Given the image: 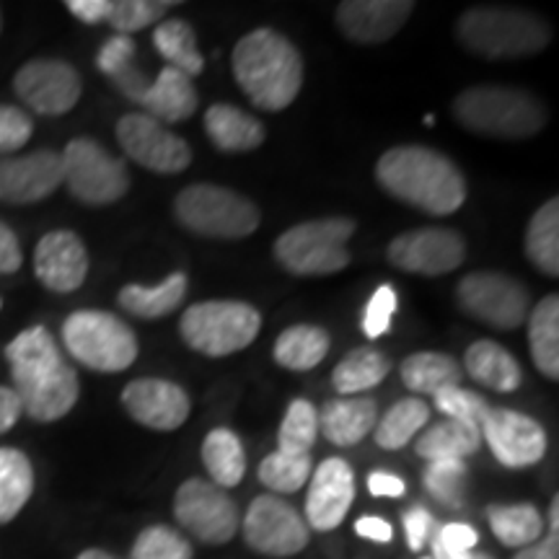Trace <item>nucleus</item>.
<instances>
[{"label":"nucleus","instance_id":"nucleus-1","mask_svg":"<svg viewBox=\"0 0 559 559\" xmlns=\"http://www.w3.org/2000/svg\"><path fill=\"white\" fill-rule=\"evenodd\" d=\"M13 391L21 409L37 423H55L75 407L81 383L62 349L45 326H29L5 347Z\"/></svg>","mask_w":559,"mask_h":559},{"label":"nucleus","instance_id":"nucleus-2","mask_svg":"<svg viewBox=\"0 0 559 559\" xmlns=\"http://www.w3.org/2000/svg\"><path fill=\"white\" fill-rule=\"evenodd\" d=\"M376 181L394 200L428 215L456 213L466 200V179L453 160L428 145H400L376 164Z\"/></svg>","mask_w":559,"mask_h":559},{"label":"nucleus","instance_id":"nucleus-3","mask_svg":"<svg viewBox=\"0 0 559 559\" xmlns=\"http://www.w3.org/2000/svg\"><path fill=\"white\" fill-rule=\"evenodd\" d=\"M230 68L243 96L262 111L288 109L304 86V58L275 29L243 34L230 55Z\"/></svg>","mask_w":559,"mask_h":559},{"label":"nucleus","instance_id":"nucleus-4","mask_svg":"<svg viewBox=\"0 0 559 559\" xmlns=\"http://www.w3.org/2000/svg\"><path fill=\"white\" fill-rule=\"evenodd\" d=\"M456 37L466 52L485 60H521L544 52L551 26L534 11L510 5H477L461 13Z\"/></svg>","mask_w":559,"mask_h":559},{"label":"nucleus","instance_id":"nucleus-5","mask_svg":"<svg viewBox=\"0 0 559 559\" xmlns=\"http://www.w3.org/2000/svg\"><path fill=\"white\" fill-rule=\"evenodd\" d=\"M453 117L481 138L526 140L547 128V109L531 91L513 86H472L453 99Z\"/></svg>","mask_w":559,"mask_h":559},{"label":"nucleus","instance_id":"nucleus-6","mask_svg":"<svg viewBox=\"0 0 559 559\" xmlns=\"http://www.w3.org/2000/svg\"><path fill=\"white\" fill-rule=\"evenodd\" d=\"M174 218L202 239L236 241L260 228V207L221 185H190L174 200Z\"/></svg>","mask_w":559,"mask_h":559},{"label":"nucleus","instance_id":"nucleus-7","mask_svg":"<svg viewBox=\"0 0 559 559\" xmlns=\"http://www.w3.org/2000/svg\"><path fill=\"white\" fill-rule=\"evenodd\" d=\"M358 223L353 218H319L298 223L277 236L275 260L296 277H321L342 272L349 264L347 241Z\"/></svg>","mask_w":559,"mask_h":559},{"label":"nucleus","instance_id":"nucleus-8","mask_svg":"<svg viewBox=\"0 0 559 559\" xmlns=\"http://www.w3.org/2000/svg\"><path fill=\"white\" fill-rule=\"evenodd\" d=\"M262 330V317L247 300H202L181 313V340L207 358L247 349Z\"/></svg>","mask_w":559,"mask_h":559},{"label":"nucleus","instance_id":"nucleus-9","mask_svg":"<svg viewBox=\"0 0 559 559\" xmlns=\"http://www.w3.org/2000/svg\"><path fill=\"white\" fill-rule=\"evenodd\" d=\"M66 349L81 366L99 373H120L138 358V337L128 321L109 311L83 309L70 313L62 324Z\"/></svg>","mask_w":559,"mask_h":559},{"label":"nucleus","instance_id":"nucleus-10","mask_svg":"<svg viewBox=\"0 0 559 559\" xmlns=\"http://www.w3.org/2000/svg\"><path fill=\"white\" fill-rule=\"evenodd\" d=\"M62 185L70 198L83 205L104 207L120 202L130 192V171L122 158L111 156L91 138H73L60 153Z\"/></svg>","mask_w":559,"mask_h":559},{"label":"nucleus","instance_id":"nucleus-11","mask_svg":"<svg viewBox=\"0 0 559 559\" xmlns=\"http://www.w3.org/2000/svg\"><path fill=\"white\" fill-rule=\"evenodd\" d=\"M459 309L479 324L500 332L519 330L528 319V290L515 277L479 270L466 275L456 288Z\"/></svg>","mask_w":559,"mask_h":559},{"label":"nucleus","instance_id":"nucleus-12","mask_svg":"<svg viewBox=\"0 0 559 559\" xmlns=\"http://www.w3.org/2000/svg\"><path fill=\"white\" fill-rule=\"evenodd\" d=\"M179 526L202 544H226L239 531V508L226 489L207 479H187L174 498Z\"/></svg>","mask_w":559,"mask_h":559},{"label":"nucleus","instance_id":"nucleus-13","mask_svg":"<svg viewBox=\"0 0 559 559\" xmlns=\"http://www.w3.org/2000/svg\"><path fill=\"white\" fill-rule=\"evenodd\" d=\"M386 260L391 267L409 272V275H451L466 260V241L453 228H415L391 239Z\"/></svg>","mask_w":559,"mask_h":559},{"label":"nucleus","instance_id":"nucleus-14","mask_svg":"<svg viewBox=\"0 0 559 559\" xmlns=\"http://www.w3.org/2000/svg\"><path fill=\"white\" fill-rule=\"evenodd\" d=\"M117 143L124 156L156 174H181L192 164L190 143L143 111H132L117 122Z\"/></svg>","mask_w":559,"mask_h":559},{"label":"nucleus","instance_id":"nucleus-15","mask_svg":"<svg viewBox=\"0 0 559 559\" xmlns=\"http://www.w3.org/2000/svg\"><path fill=\"white\" fill-rule=\"evenodd\" d=\"M243 539L267 557H293L309 544V526L290 502L277 495H260L243 515Z\"/></svg>","mask_w":559,"mask_h":559},{"label":"nucleus","instance_id":"nucleus-16","mask_svg":"<svg viewBox=\"0 0 559 559\" xmlns=\"http://www.w3.org/2000/svg\"><path fill=\"white\" fill-rule=\"evenodd\" d=\"M13 91L32 111L45 117L68 115L81 99V75L70 62L58 58H37L19 68Z\"/></svg>","mask_w":559,"mask_h":559},{"label":"nucleus","instance_id":"nucleus-17","mask_svg":"<svg viewBox=\"0 0 559 559\" xmlns=\"http://www.w3.org/2000/svg\"><path fill=\"white\" fill-rule=\"evenodd\" d=\"M492 456L508 469H528L547 453V432L534 417L515 409H489L479 425Z\"/></svg>","mask_w":559,"mask_h":559},{"label":"nucleus","instance_id":"nucleus-18","mask_svg":"<svg viewBox=\"0 0 559 559\" xmlns=\"http://www.w3.org/2000/svg\"><path fill=\"white\" fill-rule=\"evenodd\" d=\"M122 404L135 423L160 432L179 430L192 412L190 394L166 379L130 381L122 391Z\"/></svg>","mask_w":559,"mask_h":559},{"label":"nucleus","instance_id":"nucleus-19","mask_svg":"<svg viewBox=\"0 0 559 559\" xmlns=\"http://www.w3.org/2000/svg\"><path fill=\"white\" fill-rule=\"evenodd\" d=\"M62 185V158L55 151L0 156V202L32 205L47 200Z\"/></svg>","mask_w":559,"mask_h":559},{"label":"nucleus","instance_id":"nucleus-20","mask_svg":"<svg viewBox=\"0 0 559 559\" xmlns=\"http://www.w3.org/2000/svg\"><path fill=\"white\" fill-rule=\"evenodd\" d=\"M355 500V474L345 459H326L311 472L306 495V526L313 531H334L345 521Z\"/></svg>","mask_w":559,"mask_h":559},{"label":"nucleus","instance_id":"nucleus-21","mask_svg":"<svg viewBox=\"0 0 559 559\" xmlns=\"http://www.w3.org/2000/svg\"><path fill=\"white\" fill-rule=\"evenodd\" d=\"M415 3L409 0H345L337 5L334 21L342 37L358 45H383L402 32Z\"/></svg>","mask_w":559,"mask_h":559},{"label":"nucleus","instance_id":"nucleus-22","mask_svg":"<svg viewBox=\"0 0 559 559\" xmlns=\"http://www.w3.org/2000/svg\"><path fill=\"white\" fill-rule=\"evenodd\" d=\"M34 272L52 293H73L88 275V251L73 230H50L34 249Z\"/></svg>","mask_w":559,"mask_h":559},{"label":"nucleus","instance_id":"nucleus-23","mask_svg":"<svg viewBox=\"0 0 559 559\" xmlns=\"http://www.w3.org/2000/svg\"><path fill=\"white\" fill-rule=\"evenodd\" d=\"M198 88H194L192 79L166 66L156 75V81L148 83L138 107L143 109V115L153 117L160 124H177L190 120L198 111Z\"/></svg>","mask_w":559,"mask_h":559},{"label":"nucleus","instance_id":"nucleus-24","mask_svg":"<svg viewBox=\"0 0 559 559\" xmlns=\"http://www.w3.org/2000/svg\"><path fill=\"white\" fill-rule=\"evenodd\" d=\"M379 423V402L370 396H340L326 402L319 412V430L330 443L349 449Z\"/></svg>","mask_w":559,"mask_h":559},{"label":"nucleus","instance_id":"nucleus-25","mask_svg":"<svg viewBox=\"0 0 559 559\" xmlns=\"http://www.w3.org/2000/svg\"><path fill=\"white\" fill-rule=\"evenodd\" d=\"M205 132L221 153L257 151L267 138L260 117L249 115L234 104H213L205 111Z\"/></svg>","mask_w":559,"mask_h":559},{"label":"nucleus","instance_id":"nucleus-26","mask_svg":"<svg viewBox=\"0 0 559 559\" xmlns=\"http://www.w3.org/2000/svg\"><path fill=\"white\" fill-rule=\"evenodd\" d=\"M464 366L474 381L498 391V394H510V391H515L523 383L519 360L495 340L472 342L464 355Z\"/></svg>","mask_w":559,"mask_h":559},{"label":"nucleus","instance_id":"nucleus-27","mask_svg":"<svg viewBox=\"0 0 559 559\" xmlns=\"http://www.w3.org/2000/svg\"><path fill=\"white\" fill-rule=\"evenodd\" d=\"M187 288H190V280H187L185 272H174V275L166 277L164 283L153 285V288L124 285L120 296H117V304L135 319H164L179 309L181 300L187 296Z\"/></svg>","mask_w":559,"mask_h":559},{"label":"nucleus","instance_id":"nucleus-28","mask_svg":"<svg viewBox=\"0 0 559 559\" xmlns=\"http://www.w3.org/2000/svg\"><path fill=\"white\" fill-rule=\"evenodd\" d=\"M528 349L536 370L559 379V296L549 293L528 313Z\"/></svg>","mask_w":559,"mask_h":559},{"label":"nucleus","instance_id":"nucleus-29","mask_svg":"<svg viewBox=\"0 0 559 559\" xmlns=\"http://www.w3.org/2000/svg\"><path fill=\"white\" fill-rule=\"evenodd\" d=\"M400 376L404 386L415 391V394L436 396L443 389L461 386L464 368L456 358L445 353H415L402 360Z\"/></svg>","mask_w":559,"mask_h":559},{"label":"nucleus","instance_id":"nucleus-30","mask_svg":"<svg viewBox=\"0 0 559 559\" xmlns=\"http://www.w3.org/2000/svg\"><path fill=\"white\" fill-rule=\"evenodd\" d=\"M481 445V432L477 425L456 423V419H443V423L430 425L423 436L417 438V456L425 461H464L477 453Z\"/></svg>","mask_w":559,"mask_h":559},{"label":"nucleus","instance_id":"nucleus-31","mask_svg":"<svg viewBox=\"0 0 559 559\" xmlns=\"http://www.w3.org/2000/svg\"><path fill=\"white\" fill-rule=\"evenodd\" d=\"M391 370V358L376 347H358L337 362L332 373V386L340 396H358L362 391L379 386Z\"/></svg>","mask_w":559,"mask_h":559},{"label":"nucleus","instance_id":"nucleus-32","mask_svg":"<svg viewBox=\"0 0 559 559\" xmlns=\"http://www.w3.org/2000/svg\"><path fill=\"white\" fill-rule=\"evenodd\" d=\"M153 47L169 62V68L185 73L187 79H194L205 70V58L198 50L192 24H187L185 19H166L153 26Z\"/></svg>","mask_w":559,"mask_h":559},{"label":"nucleus","instance_id":"nucleus-33","mask_svg":"<svg viewBox=\"0 0 559 559\" xmlns=\"http://www.w3.org/2000/svg\"><path fill=\"white\" fill-rule=\"evenodd\" d=\"M523 251L528 262L544 275H559V200L551 198L536 210L526 226Z\"/></svg>","mask_w":559,"mask_h":559},{"label":"nucleus","instance_id":"nucleus-34","mask_svg":"<svg viewBox=\"0 0 559 559\" xmlns=\"http://www.w3.org/2000/svg\"><path fill=\"white\" fill-rule=\"evenodd\" d=\"M330 342V334H326V330H321V326L296 324L288 326V330L275 340L272 355H275L277 366L304 373V370L317 368L319 362L326 358Z\"/></svg>","mask_w":559,"mask_h":559},{"label":"nucleus","instance_id":"nucleus-35","mask_svg":"<svg viewBox=\"0 0 559 559\" xmlns=\"http://www.w3.org/2000/svg\"><path fill=\"white\" fill-rule=\"evenodd\" d=\"M202 461L215 487H236L247 474V453L239 436L228 428H215L207 432L202 443Z\"/></svg>","mask_w":559,"mask_h":559},{"label":"nucleus","instance_id":"nucleus-36","mask_svg":"<svg viewBox=\"0 0 559 559\" xmlns=\"http://www.w3.org/2000/svg\"><path fill=\"white\" fill-rule=\"evenodd\" d=\"M34 492V469L26 453L0 449V526L11 523L24 510Z\"/></svg>","mask_w":559,"mask_h":559},{"label":"nucleus","instance_id":"nucleus-37","mask_svg":"<svg viewBox=\"0 0 559 559\" xmlns=\"http://www.w3.org/2000/svg\"><path fill=\"white\" fill-rule=\"evenodd\" d=\"M487 521L492 534L498 536L500 544L510 549L531 547L542 539L544 519L531 502H519V506H492L487 508Z\"/></svg>","mask_w":559,"mask_h":559},{"label":"nucleus","instance_id":"nucleus-38","mask_svg":"<svg viewBox=\"0 0 559 559\" xmlns=\"http://www.w3.org/2000/svg\"><path fill=\"white\" fill-rule=\"evenodd\" d=\"M430 407L417 396H407L391 404L383 419L376 423V445L386 451H400L428 425Z\"/></svg>","mask_w":559,"mask_h":559},{"label":"nucleus","instance_id":"nucleus-39","mask_svg":"<svg viewBox=\"0 0 559 559\" xmlns=\"http://www.w3.org/2000/svg\"><path fill=\"white\" fill-rule=\"evenodd\" d=\"M319 438V409L309 400H293L277 430V451L290 456L311 453Z\"/></svg>","mask_w":559,"mask_h":559},{"label":"nucleus","instance_id":"nucleus-40","mask_svg":"<svg viewBox=\"0 0 559 559\" xmlns=\"http://www.w3.org/2000/svg\"><path fill=\"white\" fill-rule=\"evenodd\" d=\"M311 453H306V456H290V453L275 451L260 464V481L267 489H272V492L290 495L298 492L311 479Z\"/></svg>","mask_w":559,"mask_h":559},{"label":"nucleus","instance_id":"nucleus-41","mask_svg":"<svg viewBox=\"0 0 559 559\" xmlns=\"http://www.w3.org/2000/svg\"><path fill=\"white\" fill-rule=\"evenodd\" d=\"M466 477H469L466 461H428L423 472V485L440 506L459 510L464 506Z\"/></svg>","mask_w":559,"mask_h":559},{"label":"nucleus","instance_id":"nucleus-42","mask_svg":"<svg viewBox=\"0 0 559 559\" xmlns=\"http://www.w3.org/2000/svg\"><path fill=\"white\" fill-rule=\"evenodd\" d=\"M171 9V0H111L107 21L117 34L132 37L135 32L156 26L166 16V11Z\"/></svg>","mask_w":559,"mask_h":559},{"label":"nucleus","instance_id":"nucleus-43","mask_svg":"<svg viewBox=\"0 0 559 559\" xmlns=\"http://www.w3.org/2000/svg\"><path fill=\"white\" fill-rule=\"evenodd\" d=\"M130 559H192V544L169 526H148L132 544Z\"/></svg>","mask_w":559,"mask_h":559},{"label":"nucleus","instance_id":"nucleus-44","mask_svg":"<svg viewBox=\"0 0 559 559\" xmlns=\"http://www.w3.org/2000/svg\"><path fill=\"white\" fill-rule=\"evenodd\" d=\"M432 404L440 415H445V419H456V423H466V425H481V419L487 417V412L492 409L487 404L485 396H479L477 391H469L464 386H451L443 389L440 394L432 396Z\"/></svg>","mask_w":559,"mask_h":559},{"label":"nucleus","instance_id":"nucleus-45","mask_svg":"<svg viewBox=\"0 0 559 559\" xmlns=\"http://www.w3.org/2000/svg\"><path fill=\"white\" fill-rule=\"evenodd\" d=\"M479 544V534L469 523H445L436 526L430 536V559H464Z\"/></svg>","mask_w":559,"mask_h":559},{"label":"nucleus","instance_id":"nucleus-46","mask_svg":"<svg viewBox=\"0 0 559 559\" xmlns=\"http://www.w3.org/2000/svg\"><path fill=\"white\" fill-rule=\"evenodd\" d=\"M396 309H400V298L391 285H381L370 296L366 311H362V332L368 340H379L391 330V319H394Z\"/></svg>","mask_w":559,"mask_h":559},{"label":"nucleus","instance_id":"nucleus-47","mask_svg":"<svg viewBox=\"0 0 559 559\" xmlns=\"http://www.w3.org/2000/svg\"><path fill=\"white\" fill-rule=\"evenodd\" d=\"M34 122L24 109L0 104V156H13L32 140Z\"/></svg>","mask_w":559,"mask_h":559},{"label":"nucleus","instance_id":"nucleus-48","mask_svg":"<svg viewBox=\"0 0 559 559\" xmlns=\"http://www.w3.org/2000/svg\"><path fill=\"white\" fill-rule=\"evenodd\" d=\"M135 55H138L135 39L124 37V34H115V37L104 41L99 55H96V68H99L102 73L111 81L117 73H122L124 68L135 66Z\"/></svg>","mask_w":559,"mask_h":559},{"label":"nucleus","instance_id":"nucleus-49","mask_svg":"<svg viewBox=\"0 0 559 559\" xmlns=\"http://www.w3.org/2000/svg\"><path fill=\"white\" fill-rule=\"evenodd\" d=\"M402 523H404V534H407V544L412 551H419L425 549V544L430 542L432 531H436V521H432V515L425 510L423 506H415L409 508L407 513L402 515Z\"/></svg>","mask_w":559,"mask_h":559},{"label":"nucleus","instance_id":"nucleus-50","mask_svg":"<svg viewBox=\"0 0 559 559\" xmlns=\"http://www.w3.org/2000/svg\"><path fill=\"white\" fill-rule=\"evenodd\" d=\"M24 264V251L9 223L0 221V275H13Z\"/></svg>","mask_w":559,"mask_h":559},{"label":"nucleus","instance_id":"nucleus-51","mask_svg":"<svg viewBox=\"0 0 559 559\" xmlns=\"http://www.w3.org/2000/svg\"><path fill=\"white\" fill-rule=\"evenodd\" d=\"M66 9L83 24H102L109 16L111 0H68Z\"/></svg>","mask_w":559,"mask_h":559},{"label":"nucleus","instance_id":"nucleus-52","mask_svg":"<svg viewBox=\"0 0 559 559\" xmlns=\"http://www.w3.org/2000/svg\"><path fill=\"white\" fill-rule=\"evenodd\" d=\"M368 489L373 498H402L407 492V485H404L402 477L389 472H373L368 477Z\"/></svg>","mask_w":559,"mask_h":559},{"label":"nucleus","instance_id":"nucleus-53","mask_svg":"<svg viewBox=\"0 0 559 559\" xmlns=\"http://www.w3.org/2000/svg\"><path fill=\"white\" fill-rule=\"evenodd\" d=\"M355 534L362 536L368 542H379V544H389L394 539V531H391V523L379 519V515H362L355 523Z\"/></svg>","mask_w":559,"mask_h":559},{"label":"nucleus","instance_id":"nucleus-54","mask_svg":"<svg viewBox=\"0 0 559 559\" xmlns=\"http://www.w3.org/2000/svg\"><path fill=\"white\" fill-rule=\"evenodd\" d=\"M21 415H24V409H21L16 391L11 386H0V436L9 432Z\"/></svg>","mask_w":559,"mask_h":559},{"label":"nucleus","instance_id":"nucleus-55","mask_svg":"<svg viewBox=\"0 0 559 559\" xmlns=\"http://www.w3.org/2000/svg\"><path fill=\"white\" fill-rule=\"evenodd\" d=\"M513 559H559L557 534L542 536V539L536 544H531V547H523Z\"/></svg>","mask_w":559,"mask_h":559},{"label":"nucleus","instance_id":"nucleus-56","mask_svg":"<svg viewBox=\"0 0 559 559\" xmlns=\"http://www.w3.org/2000/svg\"><path fill=\"white\" fill-rule=\"evenodd\" d=\"M559 531V498H551L549 508V534H557Z\"/></svg>","mask_w":559,"mask_h":559},{"label":"nucleus","instance_id":"nucleus-57","mask_svg":"<svg viewBox=\"0 0 559 559\" xmlns=\"http://www.w3.org/2000/svg\"><path fill=\"white\" fill-rule=\"evenodd\" d=\"M79 559H117V557H111L109 551H104V549H86V551H81Z\"/></svg>","mask_w":559,"mask_h":559},{"label":"nucleus","instance_id":"nucleus-58","mask_svg":"<svg viewBox=\"0 0 559 559\" xmlns=\"http://www.w3.org/2000/svg\"><path fill=\"white\" fill-rule=\"evenodd\" d=\"M464 559H492V557L485 555V551H469Z\"/></svg>","mask_w":559,"mask_h":559},{"label":"nucleus","instance_id":"nucleus-59","mask_svg":"<svg viewBox=\"0 0 559 559\" xmlns=\"http://www.w3.org/2000/svg\"><path fill=\"white\" fill-rule=\"evenodd\" d=\"M0 32H3V13H0Z\"/></svg>","mask_w":559,"mask_h":559},{"label":"nucleus","instance_id":"nucleus-60","mask_svg":"<svg viewBox=\"0 0 559 559\" xmlns=\"http://www.w3.org/2000/svg\"><path fill=\"white\" fill-rule=\"evenodd\" d=\"M423 559H430V557H423Z\"/></svg>","mask_w":559,"mask_h":559}]
</instances>
